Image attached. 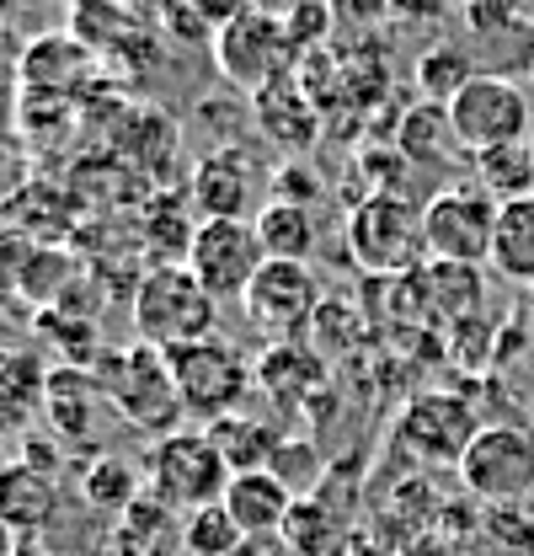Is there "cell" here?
<instances>
[{
  "label": "cell",
  "mask_w": 534,
  "mask_h": 556,
  "mask_svg": "<svg viewBox=\"0 0 534 556\" xmlns=\"http://www.w3.org/2000/svg\"><path fill=\"white\" fill-rule=\"evenodd\" d=\"M166 358H171V375H177L182 413L199 417L203 428L219 422V417L241 413L246 391L257 386V364H246V353H236L219 332L177 348V353H166Z\"/></svg>",
  "instance_id": "4"
},
{
  "label": "cell",
  "mask_w": 534,
  "mask_h": 556,
  "mask_svg": "<svg viewBox=\"0 0 534 556\" xmlns=\"http://www.w3.org/2000/svg\"><path fill=\"white\" fill-rule=\"evenodd\" d=\"M219 327V300L199 283L188 263H155L134 283V332L139 343L177 353V348L214 338Z\"/></svg>",
  "instance_id": "1"
},
{
  "label": "cell",
  "mask_w": 534,
  "mask_h": 556,
  "mask_svg": "<svg viewBox=\"0 0 534 556\" xmlns=\"http://www.w3.org/2000/svg\"><path fill=\"white\" fill-rule=\"evenodd\" d=\"M208 433H214V444H219V455H225V466L230 471H263L267 460H272V450L283 444V433L278 428H267L257 417H219V422H208Z\"/></svg>",
  "instance_id": "20"
},
{
  "label": "cell",
  "mask_w": 534,
  "mask_h": 556,
  "mask_svg": "<svg viewBox=\"0 0 534 556\" xmlns=\"http://www.w3.org/2000/svg\"><path fill=\"white\" fill-rule=\"evenodd\" d=\"M16 546H22V535H16V530L0 519V556H16Z\"/></svg>",
  "instance_id": "31"
},
{
  "label": "cell",
  "mask_w": 534,
  "mask_h": 556,
  "mask_svg": "<svg viewBox=\"0 0 534 556\" xmlns=\"http://www.w3.org/2000/svg\"><path fill=\"white\" fill-rule=\"evenodd\" d=\"M300 5H310V0H252V11H263V16H278V22H289Z\"/></svg>",
  "instance_id": "30"
},
{
  "label": "cell",
  "mask_w": 534,
  "mask_h": 556,
  "mask_svg": "<svg viewBox=\"0 0 534 556\" xmlns=\"http://www.w3.org/2000/svg\"><path fill=\"white\" fill-rule=\"evenodd\" d=\"M321 380H327V358L310 343H300V338L272 343L263 358H257V391L272 396L278 407H305V402H316Z\"/></svg>",
  "instance_id": "15"
},
{
  "label": "cell",
  "mask_w": 534,
  "mask_h": 556,
  "mask_svg": "<svg viewBox=\"0 0 534 556\" xmlns=\"http://www.w3.org/2000/svg\"><path fill=\"white\" fill-rule=\"evenodd\" d=\"M80 497L91 503V508H102V514H124L134 497H139V477H134L124 460H97L86 477H80Z\"/></svg>",
  "instance_id": "25"
},
{
  "label": "cell",
  "mask_w": 534,
  "mask_h": 556,
  "mask_svg": "<svg viewBox=\"0 0 534 556\" xmlns=\"http://www.w3.org/2000/svg\"><path fill=\"white\" fill-rule=\"evenodd\" d=\"M60 508V486L49 482V471L16 460V466H0V519L27 541V535H43L49 519Z\"/></svg>",
  "instance_id": "16"
},
{
  "label": "cell",
  "mask_w": 534,
  "mask_h": 556,
  "mask_svg": "<svg viewBox=\"0 0 534 556\" xmlns=\"http://www.w3.org/2000/svg\"><path fill=\"white\" fill-rule=\"evenodd\" d=\"M486 422L470 407V396L455 391H417L396 417V444L422 460V466H460L470 450V439L481 433Z\"/></svg>",
  "instance_id": "9"
},
{
  "label": "cell",
  "mask_w": 534,
  "mask_h": 556,
  "mask_svg": "<svg viewBox=\"0 0 534 556\" xmlns=\"http://www.w3.org/2000/svg\"><path fill=\"white\" fill-rule=\"evenodd\" d=\"M444 108H449L455 144L470 150V155L497 150V144H513V139H530L534 108H530V97H524V86H513L508 75H470Z\"/></svg>",
  "instance_id": "7"
},
{
  "label": "cell",
  "mask_w": 534,
  "mask_h": 556,
  "mask_svg": "<svg viewBox=\"0 0 534 556\" xmlns=\"http://www.w3.org/2000/svg\"><path fill=\"white\" fill-rule=\"evenodd\" d=\"M391 5H396V0H327L332 22H342V27H374Z\"/></svg>",
  "instance_id": "29"
},
{
  "label": "cell",
  "mask_w": 534,
  "mask_h": 556,
  "mask_svg": "<svg viewBox=\"0 0 534 556\" xmlns=\"http://www.w3.org/2000/svg\"><path fill=\"white\" fill-rule=\"evenodd\" d=\"M347 257L369 278H400L428 268V230L422 208L400 199L396 188H374L347 208Z\"/></svg>",
  "instance_id": "2"
},
{
  "label": "cell",
  "mask_w": 534,
  "mask_h": 556,
  "mask_svg": "<svg viewBox=\"0 0 534 556\" xmlns=\"http://www.w3.org/2000/svg\"><path fill=\"white\" fill-rule=\"evenodd\" d=\"M470 75H475V70H470V60L460 49H433V54H422V65H417V80H422L428 102H449Z\"/></svg>",
  "instance_id": "28"
},
{
  "label": "cell",
  "mask_w": 534,
  "mask_h": 556,
  "mask_svg": "<svg viewBox=\"0 0 534 556\" xmlns=\"http://www.w3.org/2000/svg\"><path fill=\"white\" fill-rule=\"evenodd\" d=\"M43 369L33 353L0 348V433H22V422L33 417L38 396H43Z\"/></svg>",
  "instance_id": "19"
},
{
  "label": "cell",
  "mask_w": 534,
  "mask_h": 556,
  "mask_svg": "<svg viewBox=\"0 0 534 556\" xmlns=\"http://www.w3.org/2000/svg\"><path fill=\"white\" fill-rule=\"evenodd\" d=\"M246 535L236 530V519L225 514V503H208V508H193L182 519V546L188 556H230Z\"/></svg>",
  "instance_id": "24"
},
{
  "label": "cell",
  "mask_w": 534,
  "mask_h": 556,
  "mask_svg": "<svg viewBox=\"0 0 534 556\" xmlns=\"http://www.w3.org/2000/svg\"><path fill=\"white\" fill-rule=\"evenodd\" d=\"M97 380H102V396L144 428H161L171 433V422L182 413V396H177V375H171V358L150 343H134L124 353H102L97 364Z\"/></svg>",
  "instance_id": "5"
},
{
  "label": "cell",
  "mask_w": 534,
  "mask_h": 556,
  "mask_svg": "<svg viewBox=\"0 0 534 556\" xmlns=\"http://www.w3.org/2000/svg\"><path fill=\"white\" fill-rule=\"evenodd\" d=\"M97 396H102V386H86L80 375H49V407H54V422L65 433H86V417H91Z\"/></svg>",
  "instance_id": "27"
},
{
  "label": "cell",
  "mask_w": 534,
  "mask_h": 556,
  "mask_svg": "<svg viewBox=\"0 0 534 556\" xmlns=\"http://www.w3.org/2000/svg\"><path fill=\"white\" fill-rule=\"evenodd\" d=\"M497 274L519 289H534V193L497 204V230H492V257Z\"/></svg>",
  "instance_id": "17"
},
{
  "label": "cell",
  "mask_w": 534,
  "mask_h": 556,
  "mask_svg": "<svg viewBox=\"0 0 534 556\" xmlns=\"http://www.w3.org/2000/svg\"><path fill=\"white\" fill-rule=\"evenodd\" d=\"M257 236H263L267 257H300V263H310L316 219H310V208L294 204V199H267L257 208Z\"/></svg>",
  "instance_id": "21"
},
{
  "label": "cell",
  "mask_w": 534,
  "mask_h": 556,
  "mask_svg": "<svg viewBox=\"0 0 534 556\" xmlns=\"http://www.w3.org/2000/svg\"><path fill=\"white\" fill-rule=\"evenodd\" d=\"M283 49H294L289 33H283V22L252 11V5H246L241 16H230V22L219 27V38H214L219 70H225L241 91H263V86H272L278 70H283Z\"/></svg>",
  "instance_id": "12"
},
{
  "label": "cell",
  "mask_w": 534,
  "mask_h": 556,
  "mask_svg": "<svg viewBox=\"0 0 534 556\" xmlns=\"http://www.w3.org/2000/svg\"><path fill=\"white\" fill-rule=\"evenodd\" d=\"M475 182L508 204V199H530L534 193V150L530 139H513V144H497V150H481L475 155Z\"/></svg>",
  "instance_id": "22"
},
{
  "label": "cell",
  "mask_w": 534,
  "mask_h": 556,
  "mask_svg": "<svg viewBox=\"0 0 534 556\" xmlns=\"http://www.w3.org/2000/svg\"><path fill=\"white\" fill-rule=\"evenodd\" d=\"M321 466H327V460H321V450H316V444H305V439H289V433H283V444H278V450H272V460H267V471L289 486L294 497H305V486L321 482Z\"/></svg>",
  "instance_id": "26"
},
{
  "label": "cell",
  "mask_w": 534,
  "mask_h": 556,
  "mask_svg": "<svg viewBox=\"0 0 534 556\" xmlns=\"http://www.w3.org/2000/svg\"><path fill=\"white\" fill-rule=\"evenodd\" d=\"M199 283L214 294V300H246L252 278L263 274L267 263V247L257 236V219H199L193 230V247L182 257Z\"/></svg>",
  "instance_id": "10"
},
{
  "label": "cell",
  "mask_w": 534,
  "mask_h": 556,
  "mask_svg": "<svg viewBox=\"0 0 534 556\" xmlns=\"http://www.w3.org/2000/svg\"><path fill=\"white\" fill-rule=\"evenodd\" d=\"M283 541H289L294 556H332L336 541H342V514H332L321 497L305 492V497L294 503L289 525H283Z\"/></svg>",
  "instance_id": "23"
},
{
  "label": "cell",
  "mask_w": 534,
  "mask_h": 556,
  "mask_svg": "<svg viewBox=\"0 0 534 556\" xmlns=\"http://www.w3.org/2000/svg\"><path fill=\"white\" fill-rule=\"evenodd\" d=\"M252 199H257V166L246 150L219 144L193 161L188 204L199 208V219H252Z\"/></svg>",
  "instance_id": "13"
},
{
  "label": "cell",
  "mask_w": 534,
  "mask_h": 556,
  "mask_svg": "<svg viewBox=\"0 0 534 556\" xmlns=\"http://www.w3.org/2000/svg\"><path fill=\"white\" fill-rule=\"evenodd\" d=\"M422 230H428V263H486L497 230V199L481 182L444 188L422 204Z\"/></svg>",
  "instance_id": "11"
},
{
  "label": "cell",
  "mask_w": 534,
  "mask_h": 556,
  "mask_svg": "<svg viewBox=\"0 0 534 556\" xmlns=\"http://www.w3.org/2000/svg\"><path fill=\"white\" fill-rule=\"evenodd\" d=\"M466 497L481 508H503V503H524L534 492V428L524 422H486L470 439L466 460L455 466Z\"/></svg>",
  "instance_id": "6"
},
{
  "label": "cell",
  "mask_w": 534,
  "mask_h": 556,
  "mask_svg": "<svg viewBox=\"0 0 534 556\" xmlns=\"http://www.w3.org/2000/svg\"><path fill=\"white\" fill-rule=\"evenodd\" d=\"M230 477L236 471L225 466V455H219V444H214L208 428H171L144 455V486L171 514H193V508L219 503Z\"/></svg>",
  "instance_id": "3"
},
{
  "label": "cell",
  "mask_w": 534,
  "mask_h": 556,
  "mask_svg": "<svg viewBox=\"0 0 534 556\" xmlns=\"http://www.w3.org/2000/svg\"><path fill=\"white\" fill-rule=\"evenodd\" d=\"M327 305L321 294V274L300 257H267L263 274L252 278L241 311L246 321L263 332L267 343H289V338H305V327L316 321V311Z\"/></svg>",
  "instance_id": "8"
},
{
  "label": "cell",
  "mask_w": 534,
  "mask_h": 556,
  "mask_svg": "<svg viewBox=\"0 0 534 556\" xmlns=\"http://www.w3.org/2000/svg\"><path fill=\"white\" fill-rule=\"evenodd\" d=\"M219 503H225V514L236 519V530L246 541H267V535H283V525H289L300 497L263 466V471H236Z\"/></svg>",
  "instance_id": "14"
},
{
  "label": "cell",
  "mask_w": 534,
  "mask_h": 556,
  "mask_svg": "<svg viewBox=\"0 0 534 556\" xmlns=\"http://www.w3.org/2000/svg\"><path fill=\"white\" fill-rule=\"evenodd\" d=\"M422 289H428V311L444 316L449 327L470 321L481 311V263H428L422 268Z\"/></svg>",
  "instance_id": "18"
}]
</instances>
